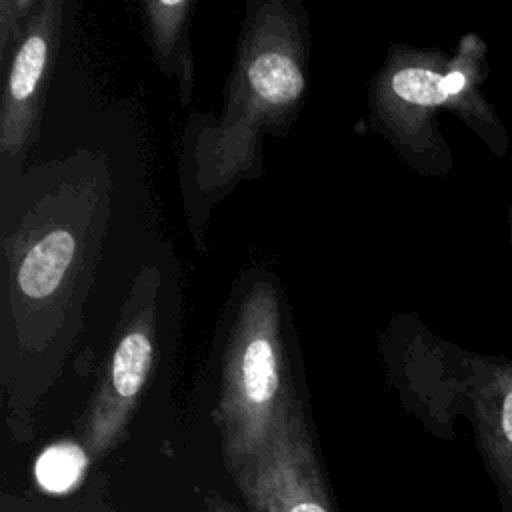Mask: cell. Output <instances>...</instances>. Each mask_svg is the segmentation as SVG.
I'll return each instance as SVG.
<instances>
[{"mask_svg": "<svg viewBox=\"0 0 512 512\" xmlns=\"http://www.w3.org/2000/svg\"><path fill=\"white\" fill-rule=\"evenodd\" d=\"M460 368V392L482 462L502 510L512 512V358L468 352L462 354Z\"/></svg>", "mask_w": 512, "mask_h": 512, "instance_id": "6da1fadb", "label": "cell"}, {"mask_svg": "<svg viewBox=\"0 0 512 512\" xmlns=\"http://www.w3.org/2000/svg\"><path fill=\"white\" fill-rule=\"evenodd\" d=\"M232 474L248 512H336L316 462L288 434L274 436Z\"/></svg>", "mask_w": 512, "mask_h": 512, "instance_id": "7a4b0ae2", "label": "cell"}, {"mask_svg": "<svg viewBox=\"0 0 512 512\" xmlns=\"http://www.w3.org/2000/svg\"><path fill=\"white\" fill-rule=\"evenodd\" d=\"M486 78L488 46L480 36L466 34L460 40L456 60L446 70V88L452 98V110L462 116L496 160H504L510 150V136L496 114V108L482 92Z\"/></svg>", "mask_w": 512, "mask_h": 512, "instance_id": "3957f363", "label": "cell"}, {"mask_svg": "<svg viewBox=\"0 0 512 512\" xmlns=\"http://www.w3.org/2000/svg\"><path fill=\"white\" fill-rule=\"evenodd\" d=\"M74 256V238L66 230H54L44 236L24 258L18 272V284L26 296L44 298L60 284Z\"/></svg>", "mask_w": 512, "mask_h": 512, "instance_id": "277c9868", "label": "cell"}, {"mask_svg": "<svg viewBox=\"0 0 512 512\" xmlns=\"http://www.w3.org/2000/svg\"><path fill=\"white\" fill-rule=\"evenodd\" d=\"M252 90L270 104H286L304 90V76L288 56L280 52L260 54L248 68Z\"/></svg>", "mask_w": 512, "mask_h": 512, "instance_id": "5b68a950", "label": "cell"}, {"mask_svg": "<svg viewBox=\"0 0 512 512\" xmlns=\"http://www.w3.org/2000/svg\"><path fill=\"white\" fill-rule=\"evenodd\" d=\"M394 94L420 110H432L436 106H450L452 98L446 88V70H438L430 64H412L400 68L392 80Z\"/></svg>", "mask_w": 512, "mask_h": 512, "instance_id": "8992f818", "label": "cell"}, {"mask_svg": "<svg viewBox=\"0 0 512 512\" xmlns=\"http://www.w3.org/2000/svg\"><path fill=\"white\" fill-rule=\"evenodd\" d=\"M278 386L274 350L268 340L256 338L248 344L242 360V390L250 408L266 406Z\"/></svg>", "mask_w": 512, "mask_h": 512, "instance_id": "52a82bcc", "label": "cell"}, {"mask_svg": "<svg viewBox=\"0 0 512 512\" xmlns=\"http://www.w3.org/2000/svg\"><path fill=\"white\" fill-rule=\"evenodd\" d=\"M150 358L152 348L144 334H130L118 344L112 362V384L122 398H132L140 390Z\"/></svg>", "mask_w": 512, "mask_h": 512, "instance_id": "ba28073f", "label": "cell"}, {"mask_svg": "<svg viewBox=\"0 0 512 512\" xmlns=\"http://www.w3.org/2000/svg\"><path fill=\"white\" fill-rule=\"evenodd\" d=\"M46 62V42L42 36H30L20 52L14 58L12 74H10V92L14 100L28 98L44 70Z\"/></svg>", "mask_w": 512, "mask_h": 512, "instance_id": "9c48e42d", "label": "cell"}, {"mask_svg": "<svg viewBox=\"0 0 512 512\" xmlns=\"http://www.w3.org/2000/svg\"><path fill=\"white\" fill-rule=\"evenodd\" d=\"M204 512H244L238 504H234L228 496H222L218 492H208L202 496Z\"/></svg>", "mask_w": 512, "mask_h": 512, "instance_id": "30bf717a", "label": "cell"}, {"mask_svg": "<svg viewBox=\"0 0 512 512\" xmlns=\"http://www.w3.org/2000/svg\"><path fill=\"white\" fill-rule=\"evenodd\" d=\"M88 512H120V510L114 504H110L108 500H104L102 496H96V498H92Z\"/></svg>", "mask_w": 512, "mask_h": 512, "instance_id": "8fae6325", "label": "cell"}]
</instances>
